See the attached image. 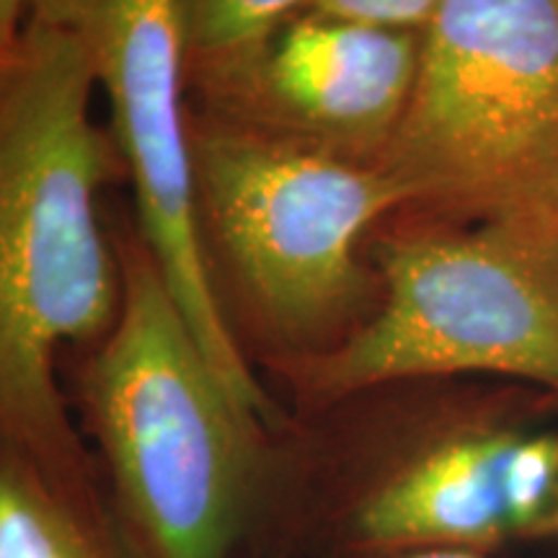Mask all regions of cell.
Instances as JSON below:
<instances>
[{"instance_id": "cell-1", "label": "cell", "mask_w": 558, "mask_h": 558, "mask_svg": "<svg viewBox=\"0 0 558 558\" xmlns=\"http://www.w3.org/2000/svg\"><path fill=\"white\" fill-rule=\"evenodd\" d=\"M94 88L86 47L50 21L32 16L0 58V442L81 499H94L88 460L54 365L122 308L99 222L114 150L90 120Z\"/></svg>"}, {"instance_id": "cell-2", "label": "cell", "mask_w": 558, "mask_h": 558, "mask_svg": "<svg viewBox=\"0 0 558 558\" xmlns=\"http://www.w3.org/2000/svg\"><path fill=\"white\" fill-rule=\"evenodd\" d=\"M81 399L135 556L235 558L267 469L264 422L233 399L145 246L124 262Z\"/></svg>"}, {"instance_id": "cell-3", "label": "cell", "mask_w": 558, "mask_h": 558, "mask_svg": "<svg viewBox=\"0 0 558 558\" xmlns=\"http://www.w3.org/2000/svg\"><path fill=\"white\" fill-rule=\"evenodd\" d=\"M556 396L509 383L424 403L360 445L316 518L331 558L558 546Z\"/></svg>"}, {"instance_id": "cell-4", "label": "cell", "mask_w": 558, "mask_h": 558, "mask_svg": "<svg viewBox=\"0 0 558 558\" xmlns=\"http://www.w3.org/2000/svg\"><path fill=\"white\" fill-rule=\"evenodd\" d=\"M378 264L380 308L339 344L284 365L305 401L331 409L369 390L460 375L558 399L556 213L388 241Z\"/></svg>"}, {"instance_id": "cell-5", "label": "cell", "mask_w": 558, "mask_h": 558, "mask_svg": "<svg viewBox=\"0 0 558 558\" xmlns=\"http://www.w3.org/2000/svg\"><path fill=\"white\" fill-rule=\"evenodd\" d=\"M411 205L481 220L558 209V0H439L375 158Z\"/></svg>"}, {"instance_id": "cell-6", "label": "cell", "mask_w": 558, "mask_h": 558, "mask_svg": "<svg viewBox=\"0 0 558 558\" xmlns=\"http://www.w3.org/2000/svg\"><path fill=\"white\" fill-rule=\"evenodd\" d=\"M199 205L264 326L308 357L341 341L357 311V243L411 205L378 163L267 132L213 124L192 135Z\"/></svg>"}, {"instance_id": "cell-7", "label": "cell", "mask_w": 558, "mask_h": 558, "mask_svg": "<svg viewBox=\"0 0 558 558\" xmlns=\"http://www.w3.org/2000/svg\"><path fill=\"white\" fill-rule=\"evenodd\" d=\"M32 16L73 32L86 47L135 186L143 246L233 399L267 422L271 403L230 329L199 235L194 143L181 96L190 54L184 0H37Z\"/></svg>"}, {"instance_id": "cell-8", "label": "cell", "mask_w": 558, "mask_h": 558, "mask_svg": "<svg viewBox=\"0 0 558 558\" xmlns=\"http://www.w3.org/2000/svg\"><path fill=\"white\" fill-rule=\"evenodd\" d=\"M418 60L414 32L311 13L292 21L246 75L298 130L378 156L407 111Z\"/></svg>"}, {"instance_id": "cell-9", "label": "cell", "mask_w": 558, "mask_h": 558, "mask_svg": "<svg viewBox=\"0 0 558 558\" xmlns=\"http://www.w3.org/2000/svg\"><path fill=\"white\" fill-rule=\"evenodd\" d=\"M0 558H135L124 554L96 499L62 492L0 442Z\"/></svg>"}, {"instance_id": "cell-10", "label": "cell", "mask_w": 558, "mask_h": 558, "mask_svg": "<svg viewBox=\"0 0 558 558\" xmlns=\"http://www.w3.org/2000/svg\"><path fill=\"white\" fill-rule=\"evenodd\" d=\"M313 0H184L190 52L220 73L246 75L282 21Z\"/></svg>"}, {"instance_id": "cell-11", "label": "cell", "mask_w": 558, "mask_h": 558, "mask_svg": "<svg viewBox=\"0 0 558 558\" xmlns=\"http://www.w3.org/2000/svg\"><path fill=\"white\" fill-rule=\"evenodd\" d=\"M437 5L439 0H313L311 11L320 16L414 32L429 24Z\"/></svg>"}, {"instance_id": "cell-12", "label": "cell", "mask_w": 558, "mask_h": 558, "mask_svg": "<svg viewBox=\"0 0 558 558\" xmlns=\"http://www.w3.org/2000/svg\"><path fill=\"white\" fill-rule=\"evenodd\" d=\"M37 0H0V58H5L21 39Z\"/></svg>"}, {"instance_id": "cell-13", "label": "cell", "mask_w": 558, "mask_h": 558, "mask_svg": "<svg viewBox=\"0 0 558 558\" xmlns=\"http://www.w3.org/2000/svg\"><path fill=\"white\" fill-rule=\"evenodd\" d=\"M409 558H486L478 554H463V550H429V554H416Z\"/></svg>"}, {"instance_id": "cell-14", "label": "cell", "mask_w": 558, "mask_h": 558, "mask_svg": "<svg viewBox=\"0 0 558 558\" xmlns=\"http://www.w3.org/2000/svg\"><path fill=\"white\" fill-rule=\"evenodd\" d=\"M556 220H558V209H556Z\"/></svg>"}]
</instances>
